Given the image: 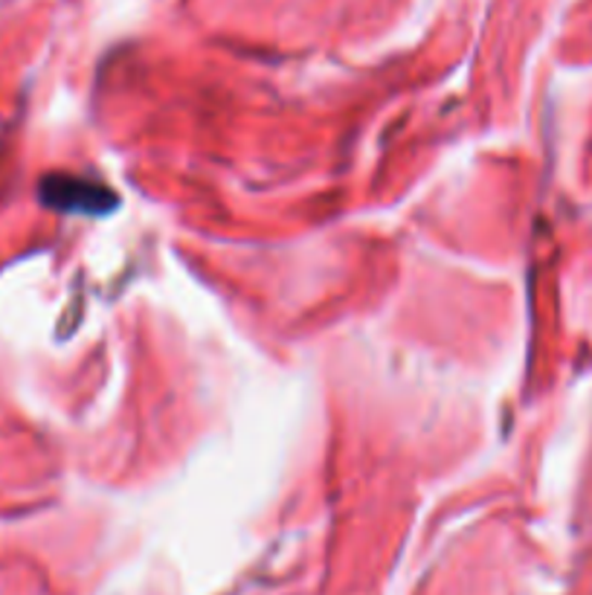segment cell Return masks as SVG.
I'll return each mask as SVG.
<instances>
[{"label":"cell","mask_w":592,"mask_h":595,"mask_svg":"<svg viewBox=\"0 0 592 595\" xmlns=\"http://www.w3.org/2000/svg\"><path fill=\"white\" fill-rule=\"evenodd\" d=\"M45 201L50 206H62V210H81V213H88L93 210V204H102L108 210V195L105 189L90 187V183H81V180H71V178H50L45 183Z\"/></svg>","instance_id":"6da1fadb"}]
</instances>
